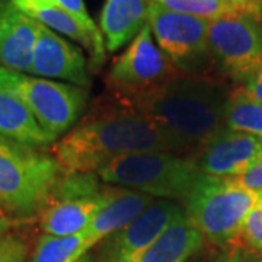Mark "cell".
<instances>
[{
  "instance_id": "d6a6232c",
  "label": "cell",
  "mask_w": 262,
  "mask_h": 262,
  "mask_svg": "<svg viewBox=\"0 0 262 262\" xmlns=\"http://www.w3.org/2000/svg\"><path fill=\"white\" fill-rule=\"evenodd\" d=\"M149 2H150V0H149Z\"/></svg>"
},
{
  "instance_id": "7402d4cb",
  "label": "cell",
  "mask_w": 262,
  "mask_h": 262,
  "mask_svg": "<svg viewBox=\"0 0 262 262\" xmlns=\"http://www.w3.org/2000/svg\"><path fill=\"white\" fill-rule=\"evenodd\" d=\"M150 2L172 12H179L207 20L219 18L230 10H234L230 0H150Z\"/></svg>"
},
{
  "instance_id": "52a82bcc",
  "label": "cell",
  "mask_w": 262,
  "mask_h": 262,
  "mask_svg": "<svg viewBox=\"0 0 262 262\" xmlns=\"http://www.w3.org/2000/svg\"><path fill=\"white\" fill-rule=\"evenodd\" d=\"M120 187L103 184L96 173H63L48 204L38 215L44 234L67 237L84 232Z\"/></svg>"
},
{
  "instance_id": "9a60e30c",
  "label": "cell",
  "mask_w": 262,
  "mask_h": 262,
  "mask_svg": "<svg viewBox=\"0 0 262 262\" xmlns=\"http://www.w3.org/2000/svg\"><path fill=\"white\" fill-rule=\"evenodd\" d=\"M0 137L28 149H42L54 144L39 125L28 105L5 80L3 69L0 67Z\"/></svg>"
},
{
  "instance_id": "f1b7e54d",
  "label": "cell",
  "mask_w": 262,
  "mask_h": 262,
  "mask_svg": "<svg viewBox=\"0 0 262 262\" xmlns=\"http://www.w3.org/2000/svg\"><path fill=\"white\" fill-rule=\"evenodd\" d=\"M22 223H24V222L16 220V219H13V217H9V215H6L5 213L0 211V236H2V234L9 233L10 230H13L15 227H18V226H20Z\"/></svg>"
},
{
  "instance_id": "1f68e13d",
  "label": "cell",
  "mask_w": 262,
  "mask_h": 262,
  "mask_svg": "<svg viewBox=\"0 0 262 262\" xmlns=\"http://www.w3.org/2000/svg\"><path fill=\"white\" fill-rule=\"evenodd\" d=\"M252 262H262V259H258V261H252Z\"/></svg>"
},
{
  "instance_id": "9c48e42d",
  "label": "cell",
  "mask_w": 262,
  "mask_h": 262,
  "mask_svg": "<svg viewBox=\"0 0 262 262\" xmlns=\"http://www.w3.org/2000/svg\"><path fill=\"white\" fill-rule=\"evenodd\" d=\"M149 27L159 48L182 75L208 76L214 60L208 47V20L165 9L150 2Z\"/></svg>"
},
{
  "instance_id": "3957f363",
  "label": "cell",
  "mask_w": 262,
  "mask_h": 262,
  "mask_svg": "<svg viewBox=\"0 0 262 262\" xmlns=\"http://www.w3.org/2000/svg\"><path fill=\"white\" fill-rule=\"evenodd\" d=\"M103 184L149 194L156 200L185 201L206 179L194 159L172 151L122 156L99 169Z\"/></svg>"
},
{
  "instance_id": "277c9868",
  "label": "cell",
  "mask_w": 262,
  "mask_h": 262,
  "mask_svg": "<svg viewBox=\"0 0 262 262\" xmlns=\"http://www.w3.org/2000/svg\"><path fill=\"white\" fill-rule=\"evenodd\" d=\"M63 172L53 156L0 137V211L28 222L47 206Z\"/></svg>"
},
{
  "instance_id": "f546056e",
  "label": "cell",
  "mask_w": 262,
  "mask_h": 262,
  "mask_svg": "<svg viewBox=\"0 0 262 262\" xmlns=\"http://www.w3.org/2000/svg\"><path fill=\"white\" fill-rule=\"evenodd\" d=\"M217 262H241V253L237 251H230V252L225 255L223 258H220Z\"/></svg>"
},
{
  "instance_id": "83f0119b",
  "label": "cell",
  "mask_w": 262,
  "mask_h": 262,
  "mask_svg": "<svg viewBox=\"0 0 262 262\" xmlns=\"http://www.w3.org/2000/svg\"><path fill=\"white\" fill-rule=\"evenodd\" d=\"M245 83H246L245 88L248 89V92L262 105V69L253 76H251Z\"/></svg>"
},
{
  "instance_id": "2e32d148",
  "label": "cell",
  "mask_w": 262,
  "mask_h": 262,
  "mask_svg": "<svg viewBox=\"0 0 262 262\" xmlns=\"http://www.w3.org/2000/svg\"><path fill=\"white\" fill-rule=\"evenodd\" d=\"M16 8L54 32L80 44L91 56V67L98 69L105 60V42L95 38L77 19L56 0H12Z\"/></svg>"
},
{
  "instance_id": "603a6c76",
  "label": "cell",
  "mask_w": 262,
  "mask_h": 262,
  "mask_svg": "<svg viewBox=\"0 0 262 262\" xmlns=\"http://www.w3.org/2000/svg\"><path fill=\"white\" fill-rule=\"evenodd\" d=\"M239 246H246L248 249L262 256V191L259 200L256 201L245 222Z\"/></svg>"
},
{
  "instance_id": "44dd1931",
  "label": "cell",
  "mask_w": 262,
  "mask_h": 262,
  "mask_svg": "<svg viewBox=\"0 0 262 262\" xmlns=\"http://www.w3.org/2000/svg\"><path fill=\"white\" fill-rule=\"evenodd\" d=\"M89 251L84 232L67 237L42 234L29 262H77Z\"/></svg>"
},
{
  "instance_id": "30bf717a",
  "label": "cell",
  "mask_w": 262,
  "mask_h": 262,
  "mask_svg": "<svg viewBox=\"0 0 262 262\" xmlns=\"http://www.w3.org/2000/svg\"><path fill=\"white\" fill-rule=\"evenodd\" d=\"M208 47L227 75L246 82L262 69V20L239 10L211 19Z\"/></svg>"
},
{
  "instance_id": "7c38bea8",
  "label": "cell",
  "mask_w": 262,
  "mask_h": 262,
  "mask_svg": "<svg viewBox=\"0 0 262 262\" xmlns=\"http://www.w3.org/2000/svg\"><path fill=\"white\" fill-rule=\"evenodd\" d=\"M191 158L207 177L236 178L262 160V139L225 127Z\"/></svg>"
},
{
  "instance_id": "8992f818",
  "label": "cell",
  "mask_w": 262,
  "mask_h": 262,
  "mask_svg": "<svg viewBox=\"0 0 262 262\" xmlns=\"http://www.w3.org/2000/svg\"><path fill=\"white\" fill-rule=\"evenodd\" d=\"M181 75L156 44L147 24L114 60L105 76L106 94L114 102L137 110Z\"/></svg>"
},
{
  "instance_id": "484cf974",
  "label": "cell",
  "mask_w": 262,
  "mask_h": 262,
  "mask_svg": "<svg viewBox=\"0 0 262 262\" xmlns=\"http://www.w3.org/2000/svg\"><path fill=\"white\" fill-rule=\"evenodd\" d=\"M236 185L252 189V191H262V160L259 163H256L252 169H249L246 173L236 177V178H230Z\"/></svg>"
},
{
  "instance_id": "d4e9b609",
  "label": "cell",
  "mask_w": 262,
  "mask_h": 262,
  "mask_svg": "<svg viewBox=\"0 0 262 262\" xmlns=\"http://www.w3.org/2000/svg\"><path fill=\"white\" fill-rule=\"evenodd\" d=\"M57 3L61 6V8H64L69 13H72L73 16H75L82 25H83L84 28L88 29L95 38H98V39H102L103 37L102 34H101V31L99 28L95 25V22L92 20V18L89 16V13H88V9H86V6H84V2L83 0H56Z\"/></svg>"
},
{
  "instance_id": "e0dca14e",
  "label": "cell",
  "mask_w": 262,
  "mask_h": 262,
  "mask_svg": "<svg viewBox=\"0 0 262 262\" xmlns=\"http://www.w3.org/2000/svg\"><path fill=\"white\" fill-rule=\"evenodd\" d=\"M149 10V0H105L99 28L105 48L114 53L133 41L147 25Z\"/></svg>"
},
{
  "instance_id": "5bb4252c",
  "label": "cell",
  "mask_w": 262,
  "mask_h": 262,
  "mask_svg": "<svg viewBox=\"0 0 262 262\" xmlns=\"http://www.w3.org/2000/svg\"><path fill=\"white\" fill-rule=\"evenodd\" d=\"M38 22L16 8L12 0H0V67L16 73L31 72L37 42Z\"/></svg>"
},
{
  "instance_id": "ffe728a7",
  "label": "cell",
  "mask_w": 262,
  "mask_h": 262,
  "mask_svg": "<svg viewBox=\"0 0 262 262\" xmlns=\"http://www.w3.org/2000/svg\"><path fill=\"white\" fill-rule=\"evenodd\" d=\"M225 127L262 139V105L245 86L229 92L225 108Z\"/></svg>"
},
{
  "instance_id": "6da1fadb",
  "label": "cell",
  "mask_w": 262,
  "mask_h": 262,
  "mask_svg": "<svg viewBox=\"0 0 262 262\" xmlns=\"http://www.w3.org/2000/svg\"><path fill=\"white\" fill-rule=\"evenodd\" d=\"M51 151L63 173H96L122 156L170 150L149 118L111 101L91 110Z\"/></svg>"
},
{
  "instance_id": "8fae6325",
  "label": "cell",
  "mask_w": 262,
  "mask_h": 262,
  "mask_svg": "<svg viewBox=\"0 0 262 262\" xmlns=\"http://www.w3.org/2000/svg\"><path fill=\"white\" fill-rule=\"evenodd\" d=\"M182 214L184 208L177 201L156 200L130 225L98 244L96 262H139L150 246Z\"/></svg>"
},
{
  "instance_id": "7a4b0ae2",
  "label": "cell",
  "mask_w": 262,
  "mask_h": 262,
  "mask_svg": "<svg viewBox=\"0 0 262 262\" xmlns=\"http://www.w3.org/2000/svg\"><path fill=\"white\" fill-rule=\"evenodd\" d=\"M227 96L210 76L181 75L134 111L155 124L172 153L192 156L225 128Z\"/></svg>"
},
{
  "instance_id": "4fadbf2b",
  "label": "cell",
  "mask_w": 262,
  "mask_h": 262,
  "mask_svg": "<svg viewBox=\"0 0 262 262\" xmlns=\"http://www.w3.org/2000/svg\"><path fill=\"white\" fill-rule=\"evenodd\" d=\"M42 79H60L89 88L91 76L83 53L57 32L38 24V35L31 72Z\"/></svg>"
},
{
  "instance_id": "ba28073f",
  "label": "cell",
  "mask_w": 262,
  "mask_h": 262,
  "mask_svg": "<svg viewBox=\"0 0 262 262\" xmlns=\"http://www.w3.org/2000/svg\"><path fill=\"white\" fill-rule=\"evenodd\" d=\"M5 80L28 105L50 137L57 140L72 130L84 110L89 91L75 84L16 73L3 69Z\"/></svg>"
},
{
  "instance_id": "4dcf8cb0",
  "label": "cell",
  "mask_w": 262,
  "mask_h": 262,
  "mask_svg": "<svg viewBox=\"0 0 262 262\" xmlns=\"http://www.w3.org/2000/svg\"><path fill=\"white\" fill-rule=\"evenodd\" d=\"M77 262H94V259H92V258H91V256L86 253V255H84V256H82V258H80V259H79Z\"/></svg>"
},
{
  "instance_id": "5b68a950",
  "label": "cell",
  "mask_w": 262,
  "mask_h": 262,
  "mask_svg": "<svg viewBox=\"0 0 262 262\" xmlns=\"http://www.w3.org/2000/svg\"><path fill=\"white\" fill-rule=\"evenodd\" d=\"M259 195L261 191L236 185L229 179L206 177L182 208L204 241L237 251L245 222Z\"/></svg>"
},
{
  "instance_id": "ac0fdd59",
  "label": "cell",
  "mask_w": 262,
  "mask_h": 262,
  "mask_svg": "<svg viewBox=\"0 0 262 262\" xmlns=\"http://www.w3.org/2000/svg\"><path fill=\"white\" fill-rule=\"evenodd\" d=\"M155 201L156 198L149 194L121 188L117 196L95 217L94 222L84 230L89 248L92 249L110 234L130 225Z\"/></svg>"
},
{
  "instance_id": "cb8c5ba5",
  "label": "cell",
  "mask_w": 262,
  "mask_h": 262,
  "mask_svg": "<svg viewBox=\"0 0 262 262\" xmlns=\"http://www.w3.org/2000/svg\"><path fill=\"white\" fill-rule=\"evenodd\" d=\"M28 251V244L18 234L0 236V262H27Z\"/></svg>"
},
{
  "instance_id": "4316f807",
  "label": "cell",
  "mask_w": 262,
  "mask_h": 262,
  "mask_svg": "<svg viewBox=\"0 0 262 262\" xmlns=\"http://www.w3.org/2000/svg\"><path fill=\"white\" fill-rule=\"evenodd\" d=\"M234 10L248 13L262 20V0H230Z\"/></svg>"
},
{
  "instance_id": "d6986e66",
  "label": "cell",
  "mask_w": 262,
  "mask_h": 262,
  "mask_svg": "<svg viewBox=\"0 0 262 262\" xmlns=\"http://www.w3.org/2000/svg\"><path fill=\"white\" fill-rule=\"evenodd\" d=\"M203 244L204 237L182 214L150 246L139 262H187L203 248Z\"/></svg>"
}]
</instances>
